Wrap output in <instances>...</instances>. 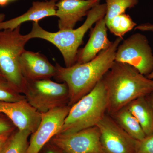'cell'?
Segmentation results:
<instances>
[{
    "mask_svg": "<svg viewBox=\"0 0 153 153\" xmlns=\"http://www.w3.org/2000/svg\"><path fill=\"white\" fill-rule=\"evenodd\" d=\"M46 1H52L55 2L56 3V2L57 1H59L60 0H46Z\"/></svg>",
    "mask_w": 153,
    "mask_h": 153,
    "instance_id": "4dcf8cb0",
    "label": "cell"
},
{
    "mask_svg": "<svg viewBox=\"0 0 153 153\" xmlns=\"http://www.w3.org/2000/svg\"><path fill=\"white\" fill-rule=\"evenodd\" d=\"M101 0H60L56 3V16L59 30L74 29L76 23L100 4Z\"/></svg>",
    "mask_w": 153,
    "mask_h": 153,
    "instance_id": "7c38bea8",
    "label": "cell"
},
{
    "mask_svg": "<svg viewBox=\"0 0 153 153\" xmlns=\"http://www.w3.org/2000/svg\"><path fill=\"white\" fill-rule=\"evenodd\" d=\"M135 30H139L140 31H147V32H153V24L150 23H145L136 26L134 28Z\"/></svg>",
    "mask_w": 153,
    "mask_h": 153,
    "instance_id": "cb8c5ba5",
    "label": "cell"
},
{
    "mask_svg": "<svg viewBox=\"0 0 153 153\" xmlns=\"http://www.w3.org/2000/svg\"><path fill=\"white\" fill-rule=\"evenodd\" d=\"M46 153H60V152H58L56 150L54 149H49L47 151Z\"/></svg>",
    "mask_w": 153,
    "mask_h": 153,
    "instance_id": "83f0119b",
    "label": "cell"
},
{
    "mask_svg": "<svg viewBox=\"0 0 153 153\" xmlns=\"http://www.w3.org/2000/svg\"><path fill=\"white\" fill-rule=\"evenodd\" d=\"M20 66L27 81L50 79L56 74L55 66L39 52L25 50L20 57Z\"/></svg>",
    "mask_w": 153,
    "mask_h": 153,
    "instance_id": "4fadbf2b",
    "label": "cell"
},
{
    "mask_svg": "<svg viewBox=\"0 0 153 153\" xmlns=\"http://www.w3.org/2000/svg\"><path fill=\"white\" fill-rule=\"evenodd\" d=\"M0 76H2V74H1V72H0Z\"/></svg>",
    "mask_w": 153,
    "mask_h": 153,
    "instance_id": "1f68e13d",
    "label": "cell"
},
{
    "mask_svg": "<svg viewBox=\"0 0 153 153\" xmlns=\"http://www.w3.org/2000/svg\"><path fill=\"white\" fill-rule=\"evenodd\" d=\"M111 117L126 132L135 139L141 140L146 136L138 121L127 106L121 108Z\"/></svg>",
    "mask_w": 153,
    "mask_h": 153,
    "instance_id": "e0dca14e",
    "label": "cell"
},
{
    "mask_svg": "<svg viewBox=\"0 0 153 153\" xmlns=\"http://www.w3.org/2000/svg\"><path fill=\"white\" fill-rule=\"evenodd\" d=\"M32 133L26 130H17L11 134L3 146L0 153H27L28 139Z\"/></svg>",
    "mask_w": 153,
    "mask_h": 153,
    "instance_id": "ac0fdd59",
    "label": "cell"
},
{
    "mask_svg": "<svg viewBox=\"0 0 153 153\" xmlns=\"http://www.w3.org/2000/svg\"><path fill=\"white\" fill-rule=\"evenodd\" d=\"M147 78H149V79H153V70L152 72L150 73L149 75H148L147 76H146Z\"/></svg>",
    "mask_w": 153,
    "mask_h": 153,
    "instance_id": "f546056e",
    "label": "cell"
},
{
    "mask_svg": "<svg viewBox=\"0 0 153 153\" xmlns=\"http://www.w3.org/2000/svg\"><path fill=\"white\" fill-rule=\"evenodd\" d=\"M29 41L21 33V26L14 30H0V72L3 77L23 94L27 80L22 75L20 59Z\"/></svg>",
    "mask_w": 153,
    "mask_h": 153,
    "instance_id": "5b68a950",
    "label": "cell"
},
{
    "mask_svg": "<svg viewBox=\"0 0 153 153\" xmlns=\"http://www.w3.org/2000/svg\"><path fill=\"white\" fill-rule=\"evenodd\" d=\"M10 134H5L0 136V152Z\"/></svg>",
    "mask_w": 153,
    "mask_h": 153,
    "instance_id": "d4e9b609",
    "label": "cell"
},
{
    "mask_svg": "<svg viewBox=\"0 0 153 153\" xmlns=\"http://www.w3.org/2000/svg\"><path fill=\"white\" fill-rule=\"evenodd\" d=\"M136 153H153V133L138 140Z\"/></svg>",
    "mask_w": 153,
    "mask_h": 153,
    "instance_id": "7402d4cb",
    "label": "cell"
},
{
    "mask_svg": "<svg viewBox=\"0 0 153 153\" xmlns=\"http://www.w3.org/2000/svg\"><path fill=\"white\" fill-rule=\"evenodd\" d=\"M106 13L105 3L96 6L88 12L83 25L76 29L59 30L55 33L48 32L41 27L38 22H33L31 32L26 35L29 40L40 38L50 42L61 52L66 67L76 63L79 47L83 38L94 24L104 18Z\"/></svg>",
    "mask_w": 153,
    "mask_h": 153,
    "instance_id": "3957f363",
    "label": "cell"
},
{
    "mask_svg": "<svg viewBox=\"0 0 153 153\" xmlns=\"http://www.w3.org/2000/svg\"><path fill=\"white\" fill-rule=\"evenodd\" d=\"M91 31L90 37L87 44L78 50L75 64H82L93 60L103 50L108 49L113 42L108 37L107 27L104 18L100 19L95 23Z\"/></svg>",
    "mask_w": 153,
    "mask_h": 153,
    "instance_id": "5bb4252c",
    "label": "cell"
},
{
    "mask_svg": "<svg viewBox=\"0 0 153 153\" xmlns=\"http://www.w3.org/2000/svg\"><path fill=\"white\" fill-rule=\"evenodd\" d=\"M106 25L111 33L117 38H122L137 26L136 23L126 13L114 17Z\"/></svg>",
    "mask_w": 153,
    "mask_h": 153,
    "instance_id": "d6986e66",
    "label": "cell"
},
{
    "mask_svg": "<svg viewBox=\"0 0 153 153\" xmlns=\"http://www.w3.org/2000/svg\"><path fill=\"white\" fill-rule=\"evenodd\" d=\"M108 100L102 79L89 93L71 106L58 134H68L95 126L107 113Z\"/></svg>",
    "mask_w": 153,
    "mask_h": 153,
    "instance_id": "277c9868",
    "label": "cell"
},
{
    "mask_svg": "<svg viewBox=\"0 0 153 153\" xmlns=\"http://www.w3.org/2000/svg\"><path fill=\"white\" fill-rule=\"evenodd\" d=\"M70 108L66 105L41 113V122L31 134L27 153H39L46 144L60 133Z\"/></svg>",
    "mask_w": 153,
    "mask_h": 153,
    "instance_id": "30bf717a",
    "label": "cell"
},
{
    "mask_svg": "<svg viewBox=\"0 0 153 153\" xmlns=\"http://www.w3.org/2000/svg\"><path fill=\"white\" fill-rule=\"evenodd\" d=\"M105 2L106 13L104 18L106 24L114 17L125 13L127 9L135 7L139 0H105Z\"/></svg>",
    "mask_w": 153,
    "mask_h": 153,
    "instance_id": "ffe728a7",
    "label": "cell"
},
{
    "mask_svg": "<svg viewBox=\"0 0 153 153\" xmlns=\"http://www.w3.org/2000/svg\"><path fill=\"white\" fill-rule=\"evenodd\" d=\"M15 126L7 117L1 116L0 114V136L5 134H10L13 132Z\"/></svg>",
    "mask_w": 153,
    "mask_h": 153,
    "instance_id": "603a6c76",
    "label": "cell"
},
{
    "mask_svg": "<svg viewBox=\"0 0 153 153\" xmlns=\"http://www.w3.org/2000/svg\"><path fill=\"white\" fill-rule=\"evenodd\" d=\"M115 61L127 63L147 76L153 70V53L147 38L135 33L120 44Z\"/></svg>",
    "mask_w": 153,
    "mask_h": 153,
    "instance_id": "52a82bcc",
    "label": "cell"
},
{
    "mask_svg": "<svg viewBox=\"0 0 153 153\" xmlns=\"http://www.w3.org/2000/svg\"><path fill=\"white\" fill-rule=\"evenodd\" d=\"M0 114H2L19 130L34 132L40 124L41 113L27 101H0Z\"/></svg>",
    "mask_w": 153,
    "mask_h": 153,
    "instance_id": "8fae6325",
    "label": "cell"
},
{
    "mask_svg": "<svg viewBox=\"0 0 153 153\" xmlns=\"http://www.w3.org/2000/svg\"><path fill=\"white\" fill-rule=\"evenodd\" d=\"M97 126L105 153H136L138 140L126 132L109 114L105 115Z\"/></svg>",
    "mask_w": 153,
    "mask_h": 153,
    "instance_id": "9c48e42d",
    "label": "cell"
},
{
    "mask_svg": "<svg viewBox=\"0 0 153 153\" xmlns=\"http://www.w3.org/2000/svg\"><path fill=\"white\" fill-rule=\"evenodd\" d=\"M56 3L52 1L33 2L25 13L0 23V30H14L25 22H38L47 17L56 16Z\"/></svg>",
    "mask_w": 153,
    "mask_h": 153,
    "instance_id": "9a60e30c",
    "label": "cell"
},
{
    "mask_svg": "<svg viewBox=\"0 0 153 153\" xmlns=\"http://www.w3.org/2000/svg\"><path fill=\"white\" fill-rule=\"evenodd\" d=\"M123 38H117L108 49L101 51L93 60L69 67L55 65L54 77L65 82L68 89L69 102L71 106L90 92L111 68L115 61L117 47Z\"/></svg>",
    "mask_w": 153,
    "mask_h": 153,
    "instance_id": "6da1fadb",
    "label": "cell"
},
{
    "mask_svg": "<svg viewBox=\"0 0 153 153\" xmlns=\"http://www.w3.org/2000/svg\"><path fill=\"white\" fill-rule=\"evenodd\" d=\"M23 94L26 100L41 113L68 105L69 94L66 83L54 82L51 79L27 81Z\"/></svg>",
    "mask_w": 153,
    "mask_h": 153,
    "instance_id": "8992f818",
    "label": "cell"
},
{
    "mask_svg": "<svg viewBox=\"0 0 153 153\" xmlns=\"http://www.w3.org/2000/svg\"><path fill=\"white\" fill-rule=\"evenodd\" d=\"M9 1H14V0H9Z\"/></svg>",
    "mask_w": 153,
    "mask_h": 153,
    "instance_id": "d6a6232c",
    "label": "cell"
},
{
    "mask_svg": "<svg viewBox=\"0 0 153 153\" xmlns=\"http://www.w3.org/2000/svg\"><path fill=\"white\" fill-rule=\"evenodd\" d=\"M9 0H0V6L4 7L8 3Z\"/></svg>",
    "mask_w": 153,
    "mask_h": 153,
    "instance_id": "4316f807",
    "label": "cell"
},
{
    "mask_svg": "<svg viewBox=\"0 0 153 153\" xmlns=\"http://www.w3.org/2000/svg\"><path fill=\"white\" fill-rule=\"evenodd\" d=\"M51 140L54 146L63 153H105L97 126L74 133L58 134Z\"/></svg>",
    "mask_w": 153,
    "mask_h": 153,
    "instance_id": "ba28073f",
    "label": "cell"
},
{
    "mask_svg": "<svg viewBox=\"0 0 153 153\" xmlns=\"http://www.w3.org/2000/svg\"><path fill=\"white\" fill-rule=\"evenodd\" d=\"M5 15L4 13H0V23L4 21Z\"/></svg>",
    "mask_w": 153,
    "mask_h": 153,
    "instance_id": "f1b7e54d",
    "label": "cell"
},
{
    "mask_svg": "<svg viewBox=\"0 0 153 153\" xmlns=\"http://www.w3.org/2000/svg\"><path fill=\"white\" fill-rule=\"evenodd\" d=\"M146 97L153 108V93L147 96Z\"/></svg>",
    "mask_w": 153,
    "mask_h": 153,
    "instance_id": "484cf974",
    "label": "cell"
},
{
    "mask_svg": "<svg viewBox=\"0 0 153 153\" xmlns=\"http://www.w3.org/2000/svg\"><path fill=\"white\" fill-rule=\"evenodd\" d=\"M102 79L108 100L107 113L111 116L135 100L153 93V79L127 63L114 61Z\"/></svg>",
    "mask_w": 153,
    "mask_h": 153,
    "instance_id": "7a4b0ae2",
    "label": "cell"
},
{
    "mask_svg": "<svg viewBox=\"0 0 153 153\" xmlns=\"http://www.w3.org/2000/svg\"><path fill=\"white\" fill-rule=\"evenodd\" d=\"M26 100L24 94L20 93L4 77L0 76V101L15 102Z\"/></svg>",
    "mask_w": 153,
    "mask_h": 153,
    "instance_id": "44dd1931",
    "label": "cell"
},
{
    "mask_svg": "<svg viewBox=\"0 0 153 153\" xmlns=\"http://www.w3.org/2000/svg\"><path fill=\"white\" fill-rule=\"evenodd\" d=\"M138 121L146 136L153 133V108L146 97L135 100L127 105Z\"/></svg>",
    "mask_w": 153,
    "mask_h": 153,
    "instance_id": "2e32d148",
    "label": "cell"
}]
</instances>
